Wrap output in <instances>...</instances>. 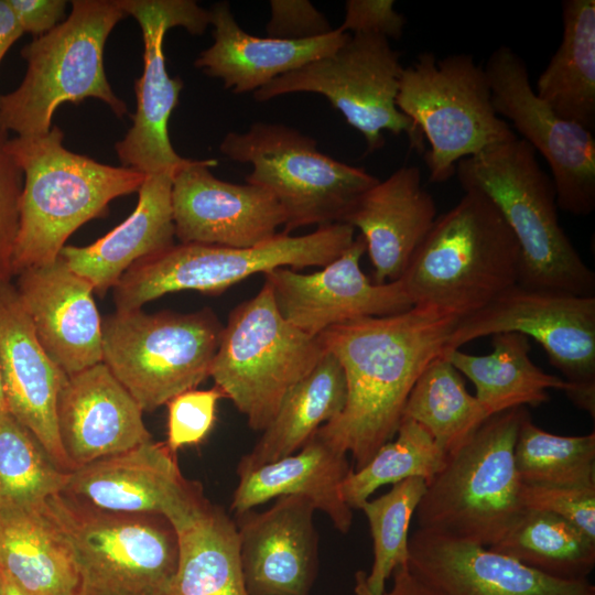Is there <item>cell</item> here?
Wrapping results in <instances>:
<instances>
[{
	"mask_svg": "<svg viewBox=\"0 0 595 595\" xmlns=\"http://www.w3.org/2000/svg\"><path fill=\"white\" fill-rule=\"evenodd\" d=\"M178 559L171 595H248L235 521L207 501L175 530Z\"/></svg>",
	"mask_w": 595,
	"mask_h": 595,
	"instance_id": "cell-33",
	"label": "cell"
},
{
	"mask_svg": "<svg viewBox=\"0 0 595 595\" xmlns=\"http://www.w3.org/2000/svg\"><path fill=\"white\" fill-rule=\"evenodd\" d=\"M225 398L216 386L207 390L184 391L167 403V447L175 453L186 445L201 443L216 421L218 401Z\"/></svg>",
	"mask_w": 595,
	"mask_h": 595,
	"instance_id": "cell-40",
	"label": "cell"
},
{
	"mask_svg": "<svg viewBox=\"0 0 595 595\" xmlns=\"http://www.w3.org/2000/svg\"><path fill=\"white\" fill-rule=\"evenodd\" d=\"M344 223L318 226L302 236L277 234L247 248L178 244L134 262L113 286L116 311H133L164 294L197 291L219 295L256 273L278 268L324 267L354 241Z\"/></svg>",
	"mask_w": 595,
	"mask_h": 595,
	"instance_id": "cell-7",
	"label": "cell"
},
{
	"mask_svg": "<svg viewBox=\"0 0 595 595\" xmlns=\"http://www.w3.org/2000/svg\"><path fill=\"white\" fill-rule=\"evenodd\" d=\"M366 242L358 235L335 260L313 273L278 268L264 273L282 316L302 332L325 329L363 317L399 314L413 306L401 280L377 284L360 268Z\"/></svg>",
	"mask_w": 595,
	"mask_h": 595,
	"instance_id": "cell-18",
	"label": "cell"
},
{
	"mask_svg": "<svg viewBox=\"0 0 595 595\" xmlns=\"http://www.w3.org/2000/svg\"><path fill=\"white\" fill-rule=\"evenodd\" d=\"M405 23L392 0H347L344 22L338 29L349 34L367 33L398 40Z\"/></svg>",
	"mask_w": 595,
	"mask_h": 595,
	"instance_id": "cell-44",
	"label": "cell"
},
{
	"mask_svg": "<svg viewBox=\"0 0 595 595\" xmlns=\"http://www.w3.org/2000/svg\"><path fill=\"white\" fill-rule=\"evenodd\" d=\"M396 104L430 144L432 183L453 177L463 159L518 138L496 113L486 72L470 54L421 53L403 68Z\"/></svg>",
	"mask_w": 595,
	"mask_h": 595,
	"instance_id": "cell-8",
	"label": "cell"
},
{
	"mask_svg": "<svg viewBox=\"0 0 595 595\" xmlns=\"http://www.w3.org/2000/svg\"><path fill=\"white\" fill-rule=\"evenodd\" d=\"M524 407L489 416L426 483L415 510L421 530L489 548L524 510L515 445Z\"/></svg>",
	"mask_w": 595,
	"mask_h": 595,
	"instance_id": "cell-5",
	"label": "cell"
},
{
	"mask_svg": "<svg viewBox=\"0 0 595 595\" xmlns=\"http://www.w3.org/2000/svg\"><path fill=\"white\" fill-rule=\"evenodd\" d=\"M0 97H1V95H0Z\"/></svg>",
	"mask_w": 595,
	"mask_h": 595,
	"instance_id": "cell-51",
	"label": "cell"
},
{
	"mask_svg": "<svg viewBox=\"0 0 595 595\" xmlns=\"http://www.w3.org/2000/svg\"><path fill=\"white\" fill-rule=\"evenodd\" d=\"M392 576L391 589L386 591L382 595H437L420 581L408 565L397 567ZM354 595H372L365 584V571H357L355 574Z\"/></svg>",
	"mask_w": 595,
	"mask_h": 595,
	"instance_id": "cell-46",
	"label": "cell"
},
{
	"mask_svg": "<svg viewBox=\"0 0 595 595\" xmlns=\"http://www.w3.org/2000/svg\"><path fill=\"white\" fill-rule=\"evenodd\" d=\"M488 418L445 356L433 360L419 376L402 414V419L425 429L446 455L464 444Z\"/></svg>",
	"mask_w": 595,
	"mask_h": 595,
	"instance_id": "cell-35",
	"label": "cell"
},
{
	"mask_svg": "<svg viewBox=\"0 0 595 595\" xmlns=\"http://www.w3.org/2000/svg\"><path fill=\"white\" fill-rule=\"evenodd\" d=\"M403 68L387 37L356 33L335 52L271 80L252 96L263 102L292 93L320 94L364 136L366 154L383 145L382 131L405 133L411 148L421 151L422 132L396 104Z\"/></svg>",
	"mask_w": 595,
	"mask_h": 595,
	"instance_id": "cell-13",
	"label": "cell"
},
{
	"mask_svg": "<svg viewBox=\"0 0 595 595\" xmlns=\"http://www.w3.org/2000/svg\"><path fill=\"white\" fill-rule=\"evenodd\" d=\"M425 489L423 478L410 477L359 508L372 538L374 562L370 572H365V584L372 595H382L394 570L409 564L410 521Z\"/></svg>",
	"mask_w": 595,
	"mask_h": 595,
	"instance_id": "cell-39",
	"label": "cell"
},
{
	"mask_svg": "<svg viewBox=\"0 0 595 595\" xmlns=\"http://www.w3.org/2000/svg\"><path fill=\"white\" fill-rule=\"evenodd\" d=\"M223 329L210 309L116 311L101 318L102 363L151 412L209 377Z\"/></svg>",
	"mask_w": 595,
	"mask_h": 595,
	"instance_id": "cell-11",
	"label": "cell"
},
{
	"mask_svg": "<svg viewBox=\"0 0 595 595\" xmlns=\"http://www.w3.org/2000/svg\"><path fill=\"white\" fill-rule=\"evenodd\" d=\"M174 455L165 443L147 441L69 472L62 494L107 512L161 516L176 530L208 500Z\"/></svg>",
	"mask_w": 595,
	"mask_h": 595,
	"instance_id": "cell-17",
	"label": "cell"
},
{
	"mask_svg": "<svg viewBox=\"0 0 595 595\" xmlns=\"http://www.w3.org/2000/svg\"><path fill=\"white\" fill-rule=\"evenodd\" d=\"M433 196L423 187L418 166H402L365 191L343 218L358 228L377 284L404 274L436 219Z\"/></svg>",
	"mask_w": 595,
	"mask_h": 595,
	"instance_id": "cell-25",
	"label": "cell"
},
{
	"mask_svg": "<svg viewBox=\"0 0 595 595\" xmlns=\"http://www.w3.org/2000/svg\"><path fill=\"white\" fill-rule=\"evenodd\" d=\"M455 175L464 191L485 194L511 229L520 253L517 284L595 296V273L559 221L552 180L532 147L518 137L463 159Z\"/></svg>",
	"mask_w": 595,
	"mask_h": 595,
	"instance_id": "cell-3",
	"label": "cell"
},
{
	"mask_svg": "<svg viewBox=\"0 0 595 595\" xmlns=\"http://www.w3.org/2000/svg\"><path fill=\"white\" fill-rule=\"evenodd\" d=\"M496 113L551 170L558 207L575 216L595 209V139L592 131L559 117L536 94L524 61L500 45L484 66Z\"/></svg>",
	"mask_w": 595,
	"mask_h": 595,
	"instance_id": "cell-15",
	"label": "cell"
},
{
	"mask_svg": "<svg viewBox=\"0 0 595 595\" xmlns=\"http://www.w3.org/2000/svg\"><path fill=\"white\" fill-rule=\"evenodd\" d=\"M18 277V296L50 358L67 376L102 363L101 317L89 282L60 256Z\"/></svg>",
	"mask_w": 595,
	"mask_h": 595,
	"instance_id": "cell-23",
	"label": "cell"
},
{
	"mask_svg": "<svg viewBox=\"0 0 595 595\" xmlns=\"http://www.w3.org/2000/svg\"><path fill=\"white\" fill-rule=\"evenodd\" d=\"M45 504L0 508V570L32 595H77L72 550Z\"/></svg>",
	"mask_w": 595,
	"mask_h": 595,
	"instance_id": "cell-29",
	"label": "cell"
},
{
	"mask_svg": "<svg viewBox=\"0 0 595 595\" xmlns=\"http://www.w3.org/2000/svg\"><path fill=\"white\" fill-rule=\"evenodd\" d=\"M325 355L317 336L288 322L279 312L270 283L229 313L212 364L215 386L263 431L284 397Z\"/></svg>",
	"mask_w": 595,
	"mask_h": 595,
	"instance_id": "cell-9",
	"label": "cell"
},
{
	"mask_svg": "<svg viewBox=\"0 0 595 595\" xmlns=\"http://www.w3.org/2000/svg\"><path fill=\"white\" fill-rule=\"evenodd\" d=\"M6 411H7V405H6L3 385H2V378H1V371H0V414H2Z\"/></svg>",
	"mask_w": 595,
	"mask_h": 595,
	"instance_id": "cell-49",
	"label": "cell"
},
{
	"mask_svg": "<svg viewBox=\"0 0 595 595\" xmlns=\"http://www.w3.org/2000/svg\"><path fill=\"white\" fill-rule=\"evenodd\" d=\"M493 351L470 355L459 349L445 355L447 360L475 386V397L484 410L494 414L549 401L550 389L569 391V383L540 369L530 357L529 338L520 333L491 335Z\"/></svg>",
	"mask_w": 595,
	"mask_h": 595,
	"instance_id": "cell-31",
	"label": "cell"
},
{
	"mask_svg": "<svg viewBox=\"0 0 595 595\" xmlns=\"http://www.w3.org/2000/svg\"><path fill=\"white\" fill-rule=\"evenodd\" d=\"M346 380L337 358L325 350L315 368L284 397L253 448L238 463L240 476L298 452L345 407Z\"/></svg>",
	"mask_w": 595,
	"mask_h": 595,
	"instance_id": "cell-30",
	"label": "cell"
},
{
	"mask_svg": "<svg viewBox=\"0 0 595 595\" xmlns=\"http://www.w3.org/2000/svg\"><path fill=\"white\" fill-rule=\"evenodd\" d=\"M515 466L526 485L595 486V433L552 434L528 414L518 432Z\"/></svg>",
	"mask_w": 595,
	"mask_h": 595,
	"instance_id": "cell-37",
	"label": "cell"
},
{
	"mask_svg": "<svg viewBox=\"0 0 595 595\" xmlns=\"http://www.w3.org/2000/svg\"><path fill=\"white\" fill-rule=\"evenodd\" d=\"M24 33L9 0H0V63L11 45Z\"/></svg>",
	"mask_w": 595,
	"mask_h": 595,
	"instance_id": "cell-47",
	"label": "cell"
},
{
	"mask_svg": "<svg viewBox=\"0 0 595 595\" xmlns=\"http://www.w3.org/2000/svg\"><path fill=\"white\" fill-rule=\"evenodd\" d=\"M353 467L347 454L337 451L317 433L295 453L264 464L239 477L231 509L239 513L281 496H303L326 513L333 526L347 533L353 510L342 496V484Z\"/></svg>",
	"mask_w": 595,
	"mask_h": 595,
	"instance_id": "cell-28",
	"label": "cell"
},
{
	"mask_svg": "<svg viewBox=\"0 0 595 595\" xmlns=\"http://www.w3.org/2000/svg\"><path fill=\"white\" fill-rule=\"evenodd\" d=\"M68 474L8 411L0 414V508L43 506L63 493Z\"/></svg>",
	"mask_w": 595,
	"mask_h": 595,
	"instance_id": "cell-38",
	"label": "cell"
},
{
	"mask_svg": "<svg viewBox=\"0 0 595 595\" xmlns=\"http://www.w3.org/2000/svg\"><path fill=\"white\" fill-rule=\"evenodd\" d=\"M24 32L42 36L60 24L67 2L64 0H9Z\"/></svg>",
	"mask_w": 595,
	"mask_h": 595,
	"instance_id": "cell-45",
	"label": "cell"
},
{
	"mask_svg": "<svg viewBox=\"0 0 595 595\" xmlns=\"http://www.w3.org/2000/svg\"><path fill=\"white\" fill-rule=\"evenodd\" d=\"M267 36L281 40H310L333 31L326 17L309 0H271Z\"/></svg>",
	"mask_w": 595,
	"mask_h": 595,
	"instance_id": "cell-43",
	"label": "cell"
},
{
	"mask_svg": "<svg viewBox=\"0 0 595 595\" xmlns=\"http://www.w3.org/2000/svg\"><path fill=\"white\" fill-rule=\"evenodd\" d=\"M0 371L7 411L33 434L58 468L73 472L56 415L67 375L40 344L10 282L0 283Z\"/></svg>",
	"mask_w": 595,
	"mask_h": 595,
	"instance_id": "cell-22",
	"label": "cell"
},
{
	"mask_svg": "<svg viewBox=\"0 0 595 595\" xmlns=\"http://www.w3.org/2000/svg\"><path fill=\"white\" fill-rule=\"evenodd\" d=\"M172 182L171 174L145 175L138 204L126 220L91 245H65L58 256L105 295L134 262L175 245Z\"/></svg>",
	"mask_w": 595,
	"mask_h": 595,
	"instance_id": "cell-27",
	"label": "cell"
},
{
	"mask_svg": "<svg viewBox=\"0 0 595 595\" xmlns=\"http://www.w3.org/2000/svg\"><path fill=\"white\" fill-rule=\"evenodd\" d=\"M126 15L117 0H75L67 19L26 44L28 68L20 86L0 97V128L18 137L44 134L65 102L98 98L122 117L127 106L106 77L104 47Z\"/></svg>",
	"mask_w": 595,
	"mask_h": 595,
	"instance_id": "cell-6",
	"label": "cell"
},
{
	"mask_svg": "<svg viewBox=\"0 0 595 595\" xmlns=\"http://www.w3.org/2000/svg\"><path fill=\"white\" fill-rule=\"evenodd\" d=\"M214 43L201 52L194 66L223 80L235 94L255 93L271 80L335 52L349 33L335 29L301 41L259 37L244 31L227 1L209 10Z\"/></svg>",
	"mask_w": 595,
	"mask_h": 595,
	"instance_id": "cell-26",
	"label": "cell"
},
{
	"mask_svg": "<svg viewBox=\"0 0 595 595\" xmlns=\"http://www.w3.org/2000/svg\"><path fill=\"white\" fill-rule=\"evenodd\" d=\"M488 549L565 581L587 580L595 566V541L565 519L537 509L524 508Z\"/></svg>",
	"mask_w": 595,
	"mask_h": 595,
	"instance_id": "cell-34",
	"label": "cell"
},
{
	"mask_svg": "<svg viewBox=\"0 0 595 595\" xmlns=\"http://www.w3.org/2000/svg\"><path fill=\"white\" fill-rule=\"evenodd\" d=\"M507 332L539 343L569 383L566 396L594 418L595 296L515 284L457 322L446 354L474 339Z\"/></svg>",
	"mask_w": 595,
	"mask_h": 595,
	"instance_id": "cell-14",
	"label": "cell"
},
{
	"mask_svg": "<svg viewBox=\"0 0 595 595\" xmlns=\"http://www.w3.org/2000/svg\"><path fill=\"white\" fill-rule=\"evenodd\" d=\"M562 39L536 94L559 117L595 128V1L564 0Z\"/></svg>",
	"mask_w": 595,
	"mask_h": 595,
	"instance_id": "cell-32",
	"label": "cell"
},
{
	"mask_svg": "<svg viewBox=\"0 0 595 595\" xmlns=\"http://www.w3.org/2000/svg\"><path fill=\"white\" fill-rule=\"evenodd\" d=\"M517 240L497 206L466 190L437 216L400 279L413 305L467 316L518 282Z\"/></svg>",
	"mask_w": 595,
	"mask_h": 595,
	"instance_id": "cell-4",
	"label": "cell"
},
{
	"mask_svg": "<svg viewBox=\"0 0 595 595\" xmlns=\"http://www.w3.org/2000/svg\"><path fill=\"white\" fill-rule=\"evenodd\" d=\"M63 138L54 126L44 134L9 139V152L24 174L13 275L56 260L77 228L105 216L111 201L139 191L145 178L72 152Z\"/></svg>",
	"mask_w": 595,
	"mask_h": 595,
	"instance_id": "cell-2",
	"label": "cell"
},
{
	"mask_svg": "<svg viewBox=\"0 0 595 595\" xmlns=\"http://www.w3.org/2000/svg\"><path fill=\"white\" fill-rule=\"evenodd\" d=\"M0 578H1V571H0Z\"/></svg>",
	"mask_w": 595,
	"mask_h": 595,
	"instance_id": "cell-50",
	"label": "cell"
},
{
	"mask_svg": "<svg viewBox=\"0 0 595 595\" xmlns=\"http://www.w3.org/2000/svg\"><path fill=\"white\" fill-rule=\"evenodd\" d=\"M445 452L431 434L412 420L402 419L394 437L385 443L361 468L351 469L342 484L346 505L359 509L380 487L410 477L429 483L444 466Z\"/></svg>",
	"mask_w": 595,
	"mask_h": 595,
	"instance_id": "cell-36",
	"label": "cell"
},
{
	"mask_svg": "<svg viewBox=\"0 0 595 595\" xmlns=\"http://www.w3.org/2000/svg\"><path fill=\"white\" fill-rule=\"evenodd\" d=\"M314 505L281 496L264 511L235 513L248 595H309L317 571Z\"/></svg>",
	"mask_w": 595,
	"mask_h": 595,
	"instance_id": "cell-20",
	"label": "cell"
},
{
	"mask_svg": "<svg viewBox=\"0 0 595 595\" xmlns=\"http://www.w3.org/2000/svg\"><path fill=\"white\" fill-rule=\"evenodd\" d=\"M219 150L252 166L247 183L274 196L285 216L282 232L289 235L304 226L342 223L379 181L363 167L322 153L313 138L282 123L257 121L246 132H228Z\"/></svg>",
	"mask_w": 595,
	"mask_h": 595,
	"instance_id": "cell-12",
	"label": "cell"
},
{
	"mask_svg": "<svg viewBox=\"0 0 595 595\" xmlns=\"http://www.w3.org/2000/svg\"><path fill=\"white\" fill-rule=\"evenodd\" d=\"M1 571V570H0ZM0 595H32L1 572Z\"/></svg>",
	"mask_w": 595,
	"mask_h": 595,
	"instance_id": "cell-48",
	"label": "cell"
},
{
	"mask_svg": "<svg viewBox=\"0 0 595 595\" xmlns=\"http://www.w3.org/2000/svg\"><path fill=\"white\" fill-rule=\"evenodd\" d=\"M45 506L72 550L77 595H171L178 543L165 518L107 512L64 494Z\"/></svg>",
	"mask_w": 595,
	"mask_h": 595,
	"instance_id": "cell-10",
	"label": "cell"
},
{
	"mask_svg": "<svg viewBox=\"0 0 595 595\" xmlns=\"http://www.w3.org/2000/svg\"><path fill=\"white\" fill-rule=\"evenodd\" d=\"M462 317L418 304L399 314L334 325L317 335L343 368L347 398L342 412L316 433L337 451L350 453L354 470L394 437L412 387L433 360L446 354Z\"/></svg>",
	"mask_w": 595,
	"mask_h": 595,
	"instance_id": "cell-1",
	"label": "cell"
},
{
	"mask_svg": "<svg viewBox=\"0 0 595 595\" xmlns=\"http://www.w3.org/2000/svg\"><path fill=\"white\" fill-rule=\"evenodd\" d=\"M139 23L143 36V72L136 80L133 125L115 148L122 166L144 175L174 174L191 160L180 156L167 132L170 116L178 102L183 82L166 71L163 42L166 32L183 26L202 34L210 24L209 11L192 0H117Z\"/></svg>",
	"mask_w": 595,
	"mask_h": 595,
	"instance_id": "cell-16",
	"label": "cell"
},
{
	"mask_svg": "<svg viewBox=\"0 0 595 595\" xmlns=\"http://www.w3.org/2000/svg\"><path fill=\"white\" fill-rule=\"evenodd\" d=\"M410 571L437 595H595L588 581L549 576L484 545L418 529Z\"/></svg>",
	"mask_w": 595,
	"mask_h": 595,
	"instance_id": "cell-21",
	"label": "cell"
},
{
	"mask_svg": "<svg viewBox=\"0 0 595 595\" xmlns=\"http://www.w3.org/2000/svg\"><path fill=\"white\" fill-rule=\"evenodd\" d=\"M142 409L99 363L67 376L57 399V426L74 469L152 440Z\"/></svg>",
	"mask_w": 595,
	"mask_h": 595,
	"instance_id": "cell-24",
	"label": "cell"
},
{
	"mask_svg": "<svg viewBox=\"0 0 595 595\" xmlns=\"http://www.w3.org/2000/svg\"><path fill=\"white\" fill-rule=\"evenodd\" d=\"M8 131L0 128V283L13 277L12 257L19 229L22 171L8 149Z\"/></svg>",
	"mask_w": 595,
	"mask_h": 595,
	"instance_id": "cell-42",
	"label": "cell"
},
{
	"mask_svg": "<svg viewBox=\"0 0 595 595\" xmlns=\"http://www.w3.org/2000/svg\"><path fill=\"white\" fill-rule=\"evenodd\" d=\"M217 160H191L173 176L172 209L180 244L247 248L272 239L284 213L266 188L215 177Z\"/></svg>",
	"mask_w": 595,
	"mask_h": 595,
	"instance_id": "cell-19",
	"label": "cell"
},
{
	"mask_svg": "<svg viewBox=\"0 0 595 595\" xmlns=\"http://www.w3.org/2000/svg\"><path fill=\"white\" fill-rule=\"evenodd\" d=\"M523 508L554 513L595 541V486H542L521 484Z\"/></svg>",
	"mask_w": 595,
	"mask_h": 595,
	"instance_id": "cell-41",
	"label": "cell"
}]
</instances>
